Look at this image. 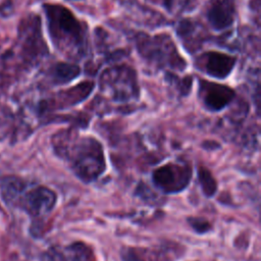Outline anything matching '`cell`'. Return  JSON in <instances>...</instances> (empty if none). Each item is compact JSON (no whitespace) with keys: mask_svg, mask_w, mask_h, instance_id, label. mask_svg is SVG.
I'll list each match as a JSON object with an SVG mask.
<instances>
[{"mask_svg":"<svg viewBox=\"0 0 261 261\" xmlns=\"http://www.w3.org/2000/svg\"><path fill=\"white\" fill-rule=\"evenodd\" d=\"M51 146L55 155L64 160L74 175L86 184L96 180L106 169L101 142L93 136L80 135L72 126L54 133Z\"/></svg>","mask_w":261,"mask_h":261,"instance_id":"6da1fadb","label":"cell"},{"mask_svg":"<svg viewBox=\"0 0 261 261\" xmlns=\"http://www.w3.org/2000/svg\"><path fill=\"white\" fill-rule=\"evenodd\" d=\"M50 41L54 48L70 62L77 63L89 51L86 24L66 6L59 3L42 5Z\"/></svg>","mask_w":261,"mask_h":261,"instance_id":"7a4b0ae2","label":"cell"},{"mask_svg":"<svg viewBox=\"0 0 261 261\" xmlns=\"http://www.w3.org/2000/svg\"><path fill=\"white\" fill-rule=\"evenodd\" d=\"M10 51L5 54V59L16 58L20 70L24 71L38 66L48 56L49 49L39 15L29 14L19 21L16 40Z\"/></svg>","mask_w":261,"mask_h":261,"instance_id":"3957f363","label":"cell"},{"mask_svg":"<svg viewBox=\"0 0 261 261\" xmlns=\"http://www.w3.org/2000/svg\"><path fill=\"white\" fill-rule=\"evenodd\" d=\"M134 43L140 57L152 68L165 72L182 71L187 67L185 58L168 34L149 35L139 32L134 35Z\"/></svg>","mask_w":261,"mask_h":261,"instance_id":"277c9868","label":"cell"},{"mask_svg":"<svg viewBox=\"0 0 261 261\" xmlns=\"http://www.w3.org/2000/svg\"><path fill=\"white\" fill-rule=\"evenodd\" d=\"M99 87L116 103L127 104L140 97L137 71L126 63L106 67L99 76Z\"/></svg>","mask_w":261,"mask_h":261,"instance_id":"5b68a950","label":"cell"},{"mask_svg":"<svg viewBox=\"0 0 261 261\" xmlns=\"http://www.w3.org/2000/svg\"><path fill=\"white\" fill-rule=\"evenodd\" d=\"M95 89L93 81H84L73 87L61 90L41 100L37 105V114L45 119L51 112L75 106L85 101Z\"/></svg>","mask_w":261,"mask_h":261,"instance_id":"8992f818","label":"cell"},{"mask_svg":"<svg viewBox=\"0 0 261 261\" xmlns=\"http://www.w3.org/2000/svg\"><path fill=\"white\" fill-rule=\"evenodd\" d=\"M193 176L192 166L188 162H168L152 172L155 187L165 194H176L184 191Z\"/></svg>","mask_w":261,"mask_h":261,"instance_id":"52a82bcc","label":"cell"},{"mask_svg":"<svg viewBox=\"0 0 261 261\" xmlns=\"http://www.w3.org/2000/svg\"><path fill=\"white\" fill-rule=\"evenodd\" d=\"M56 201L57 196L51 189L44 186L28 187L19 198L16 207L33 217L40 218L53 210Z\"/></svg>","mask_w":261,"mask_h":261,"instance_id":"ba28073f","label":"cell"},{"mask_svg":"<svg viewBox=\"0 0 261 261\" xmlns=\"http://www.w3.org/2000/svg\"><path fill=\"white\" fill-rule=\"evenodd\" d=\"M198 96L207 111L219 112L233 102L237 94L236 91L227 85L199 80Z\"/></svg>","mask_w":261,"mask_h":261,"instance_id":"9c48e42d","label":"cell"},{"mask_svg":"<svg viewBox=\"0 0 261 261\" xmlns=\"http://www.w3.org/2000/svg\"><path fill=\"white\" fill-rule=\"evenodd\" d=\"M236 64L234 55L219 51H205L195 58L197 69L216 80H224L230 75Z\"/></svg>","mask_w":261,"mask_h":261,"instance_id":"30bf717a","label":"cell"},{"mask_svg":"<svg viewBox=\"0 0 261 261\" xmlns=\"http://www.w3.org/2000/svg\"><path fill=\"white\" fill-rule=\"evenodd\" d=\"M237 15L236 0H209L206 19L212 30L223 32L232 27Z\"/></svg>","mask_w":261,"mask_h":261,"instance_id":"8fae6325","label":"cell"},{"mask_svg":"<svg viewBox=\"0 0 261 261\" xmlns=\"http://www.w3.org/2000/svg\"><path fill=\"white\" fill-rule=\"evenodd\" d=\"M179 249L171 245H163L154 249L123 248L122 261H173L179 256Z\"/></svg>","mask_w":261,"mask_h":261,"instance_id":"7c38bea8","label":"cell"},{"mask_svg":"<svg viewBox=\"0 0 261 261\" xmlns=\"http://www.w3.org/2000/svg\"><path fill=\"white\" fill-rule=\"evenodd\" d=\"M41 261H95V256L88 245L76 242L64 248H49L42 255Z\"/></svg>","mask_w":261,"mask_h":261,"instance_id":"4fadbf2b","label":"cell"},{"mask_svg":"<svg viewBox=\"0 0 261 261\" xmlns=\"http://www.w3.org/2000/svg\"><path fill=\"white\" fill-rule=\"evenodd\" d=\"M176 34L186 50L191 54L200 50L203 43L207 40L203 27L197 21L189 18L182 19L178 22L176 27Z\"/></svg>","mask_w":261,"mask_h":261,"instance_id":"5bb4252c","label":"cell"},{"mask_svg":"<svg viewBox=\"0 0 261 261\" xmlns=\"http://www.w3.org/2000/svg\"><path fill=\"white\" fill-rule=\"evenodd\" d=\"M81 73L82 69L77 63L58 61L49 66L45 73V77L51 86H63L74 81Z\"/></svg>","mask_w":261,"mask_h":261,"instance_id":"9a60e30c","label":"cell"},{"mask_svg":"<svg viewBox=\"0 0 261 261\" xmlns=\"http://www.w3.org/2000/svg\"><path fill=\"white\" fill-rule=\"evenodd\" d=\"M29 184L19 176L5 175L0 178V195L7 206L16 207Z\"/></svg>","mask_w":261,"mask_h":261,"instance_id":"2e32d148","label":"cell"},{"mask_svg":"<svg viewBox=\"0 0 261 261\" xmlns=\"http://www.w3.org/2000/svg\"><path fill=\"white\" fill-rule=\"evenodd\" d=\"M198 180L201 186V189L206 197H212L217 191V182L215 178L213 177L211 171L204 167V166H199L198 167Z\"/></svg>","mask_w":261,"mask_h":261,"instance_id":"e0dca14e","label":"cell"},{"mask_svg":"<svg viewBox=\"0 0 261 261\" xmlns=\"http://www.w3.org/2000/svg\"><path fill=\"white\" fill-rule=\"evenodd\" d=\"M165 80L173 86L177 92L182 95L187 96L192 90L193 80L191 76H185L182 79H178L177 74L175 72H165Z\"/></svg>","mask_w":261,"mask_h":261,"instance_id":"ac0fdd59","label":"cell"},{"mask_svg":"<svg viewBox=\"0 0 261 261\" xmlns=\"http://www.w3.org/2000/svg\"><path fill=\"white\" fill-rule=\"evenodd\" d=\"M136 194L138 195V197H140L142 200H144L147 203L150 204H157L158 202H160V199L158 198V196L153 193L148 186H146L145 184L141 182L136 190Z\"/></svg>","mask_w":261,"mask_h":261,"instance_id":"d6986e66","label":"cell"},{"mask_svg":"<svg viewBox=\"0 0 261 261\" xmlns=\"http://www.w3.org/2000/svg\"><path fill=\"white\" fill-rule=\"evenodd\" d=\"M188 222L198 233H206L211 229L210 222L203 217H189Z\"/></svg>","mask_w":261,"mask_h":261,"instance_id":"ffe728a7","label":"cell"},{"mask_svg":"<svg viewBox=\"0 0 261 261\" xmlns=\"http://www.w3.org/2000/svg\"><path fill=\"white\" fill-rule=\"evenodd\" d=\"M14 12V4L12 0H3L0 3V17L8 18Z\"/></svg>","mask_w":261,"mask_h":261,"instance_id":"44dd1931","label":"cell"}]
</instances>
